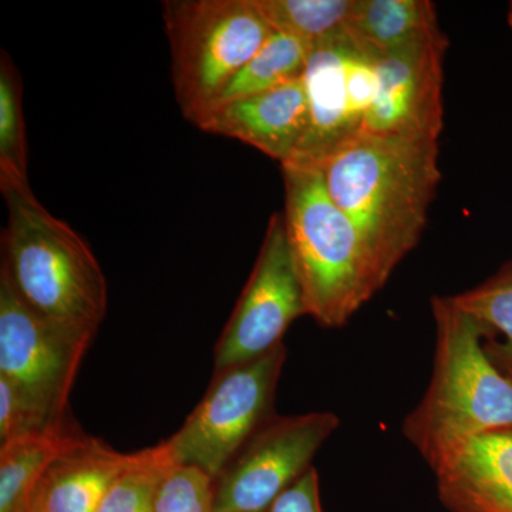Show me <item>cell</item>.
<instances>
[{
  "mask_svg": "<svg viewBox=\"0 0 512 512\" xmlns=\"http://www.w3.org/2000/svg\"><path fill=\"white\" fill-rule=\"evenodd\" d=\"M431 311L436 322L433 376L402 429L436 471L474 437L512 429V380L488 355L490 332L483 323L450 296H434Z\"/></svg>",
  "mask_w": 512,
  "mask_h": 512,
  "instance_id": "obj_2",
  "label": "cell"
},
{
  "mask_svg": "<svg viewBox=\"0 0 512 512\" xmlns=\"http://www.w3.org/2000/svg\"><path fill=\"white\" fill-rule=\"evenodd\" d=\"M83 431L73 420L0 446V512H33L47 468Z\"/></svg>",
  "mask_w": 512,
  "mask_h": 512,
  "instance_id": "obj_16",
  "label": "cell"
},
{
  "mask_svg": "<svg viewBox=\"0 0 512 512\" xmlns=\"http://www.w3.org/2000/svg\"><path fill=\"white\" fill-rule=\"evenodd\" d=\"M464 312L483 323L490 336L485 349L504 375H512V259L470 291L450 296Z\"/></svg>",
  "mask_w": 512,
  "mask_h": 512,
  "instance_id": "obj_18",
  "label": "cell"
},
{
  "mask_svg": "<svg viewBox=\"0 0 512 512\" xmlns=\"http://www.w3.org/2000/svg\"><path fill=\"white\" fill-rule=\"evenodd\" d=\"M153 512H214V480L200 468L177 464L158 485Z\"/></svg>",
  "mask_w": 512,
  "mask_h": 512,
  "instance_id": "obj_22",
  "label": "cell"
},
{
  "mask_svg": "<svg viewBox=\"0 0 512 512\" xmlns=\"http://www.w3.org/2000/svg\"><path fill=\"white\" fill-rule=\"evenodd\" d=\"M440 140L362 133L320 164L326 190L365 242L384 285L427 225L441 180Z\"/></svg>",
  "mask_w": 512,
  "mask_h": 512,
  "instance_id": "obj_1",
  "label": "cell"
},
{
  "mask_svg": "<svg viewBox=\"0 0 512 512\" xmlns=\"http://www.w3.org/2000/svg\"><path fill=\"white\" fill-rule=\"evenodd\" d=\"M269 28L313 46L343 32L356 0H254Z\"/></svg>",
  "mask_w": 512,
  "mask_h": 512,
  "instance_id": "obj_20",
  "label": "cell"
},
{
  "mask_svg": "<svg viewBox=\"0 0 512 512\" xmlns=\"http://www.w3.org/2000/svg\"><path fill=\"white\" fill-rule=\"evenodd\" d=\"M268 512H322L319 476L316 468H309L275 501Z\"/></svg>",
  "mask_w": 512,
  "mask_h": 512,
  "instance_id": "obj_24",
  "label": "cell"
},
{
  "mask_svg": "<svg viewBox=\"0 0 512 512\" xmlns=\"http://www.w3.org/2000/svg\"><path fill=\"white\" fill-rule=\"evenodd\" d=\"M22 77L12 57L0 53V188L30 192Z\"/></svg>",
  "mask_w": 512,
  "mask_h": 512,
  "instance_id": "obj_19",
  "label": "cell"
},
{
  "mask_svg": "<svg viewBox=\"0 0 512 512\" xmlns=\"http://www.w3.org/2000/svg\"><path fill=\"white\" fill-rule=\"evenodd\" d=\"M313 47L299 37L272 30L261 49L229 80L210 110L302 79Z\"/></svg>",
  "mask_w": 512,
  "mask_h": 512,
  "instance_id": "obj_17",
  "label": "cell"
},
{
  "mask_svg": "<svg viewBox=\"0 0 512 512\" xmlns=\"http://www.w3.org/2000/svg\"><path fill=\"white\" fill-rule=\"evenodd\" d=\"M288 349L214 373L210 389L181 429L168 439L175 463L217 480L242 447L274 416L276 387Z\"/></svg>",
  "mask_w": 512,
  "mask_h": 512,
  "instance_id": "obj_6",
  "label": "cell"
},
{
  "mask_svg": "<svg viewBox=\"0 0 512 512\" xmlns=\"http://www.w3.org/2000/svg\"><path fill=\"white\" fill-rule=\"evenodd\" d=\"M508 25L512 30V2H510V6H508V15H507Z\"/></svg>",
  "mask_w": 512,
  "mask_h": 512,
  "instance_id": "obj_25",
  "label": "cell"
},
{
  "mask_svg": "<svg viewBox=\"0 0 512 512\" xmlns=\"http://www.w3.org/2000/svg\"><path fill=\"white\" fill-rule=\"evenodd\" d=\"M70 420V417L56 419L43 412L0 376V446L19 437L55 429Z\"/></svg>",
  "mask_w": 512,
  "mask_h": 512,
  "instance_id": "obj_23",
  "label": "cell"
},
{
  "mask_svg": "<svg viewBox=\"0 0 512 512\" xmlns=\"http://www.w3.org/2000/svg\"><path fill=\"white\" fill-rule=\"evenodd\" d=\"M345 30L376 59L443 33L430 0H356Z\"/></svg>",
  "mask_w": 512,
  "mask_h": 512,
  "instance_id": "obj_15",
  "label": "cell"
},
{
  "mask_svg": "<svg viewBox=\"0 0 512 512\" xmlns=\"http://www.w3.org/2000/svg\"><path fill=\"white\" fill-rule=\"evenodd\" d=\"M448 46L441 33L377 59V92L363 126L365 133L440 140Z\"/></svg>",
  "mask_w": 512,
  "mask_h": 512,
  "instance_id": "obj_10",
  "label": "cell"
},
{
  "mask_svg": "<svg viewBox=\"0 0 512 512\" xmlns=\"http://www.w3.org/2000/svg\"><path fill=\"white\" fill-rule=\"evenodd\" d=\"M285 227L306 315L319 326H345L384 282L365 242L326 190L316 167L281 165Z\"/></svg>",
  "mask_w": 512,
  "mask_h": 512,
  "instance_id": "obj_4",
  "label": "cell"
},
{
  "mask_svg": "<svg viewBox=\"0 0 512 512\" xmlns=\"http://www.w3.org/2000/svg\"><path fill=\"white\" fill-rule=\"evenodd\" d=\"M92 338L32 311L0 269V376L30 403L67 419L77 370Z\"/></svg>",
  "mask_w": 512,
  "mask_h": 512,
  "instance_id": "obj_8",
  "label": "cell"
},
{
  "mask_svg": "<svg viewBox=\"0 0 512 512\" xmlns=\"http://www.w3.org/2000/svg\"><path fill=\"white\" fill-rule=\"evenodd\" d=\"M175 99L195 124L272 33L254 0H167Z\"/></svg>",
  "mask_w": 512,
  "mask_h": 512,
  "instance_id": "obj_5",
  "label": "cell"
},
{
  "mask_svg": "<svg viewBox=\"0 0 512 512\" xmlns=\"http://www.w3.org/2000/svg\"><path fill=\"white\" fill-rule=\"evenodd\" d=\"M350 46L352 40L343 30L313 47L303 74L309 107L308 131L288 164L319 168L350 138L362 133L365 114L356 106L348 84Z\"/></svg>",
  "mask_w": 512,
  "mask_h": 512,
  "instance_id": "obj_11",
  "label": "cell"
},
{
  "mask_svg": "<svg viewBox=\"0 0 512 512\" xmlns=\"http://www.w3.org/2000/svg\"><path fill=\"white\" fill-rule=\"evenodd\" d=\"M434 474L448 511L512 512V429L467 441Z\"/></svg>",
  "mask_w": 512,
  "mask_h": 512,
  "instance_id": "obj_13",
  "label": "cell"
},
{
  "mask_svg": "<svg viewBox=\"0 0 512 512\" xmlns=\"http://www.w3.org/2000/svg\"><path fill=\"white\" fill-rule=\"evenodd\" d=\"M308 123V96L302 77L215 107L195 121V126L205 133L249 144L285 165L298 153Z\"/></svg>",
  "mask_w": 512,
  "mask_h": 512,
  "instance_id": "obj_12",
  "label": "cell"
},
{
  "mask_svg": "<svg viewBox=\"0 0 512 512\" xmlns=\"http://www.w3.org/2000/svg\"><path fill=\"white\" fill-rule=\"evenodd\" d=\"M133 457L83 433L47 468L33 512H96Z\"/></svg>",
  "mask_w": 512,
  "mask_h": 512,
  "instance_id": "obj_14",
  "label": "cell"
},
{
  "mask_svg": "<svg viewBox=\"0 0 512 512\" xmlns=\"http://www.w3.org/2000/svg\"><path fill=\"white\" fill-rule=\"evenodd\" d=\"M330 412L272 416L214 481V512H268L338 430Z\"/></svg>",
  "mask_w": 512,
  "mask_h": 512,
  "instance_id": "obj_7",
  "label": "cell"
},
{
  "mask_svg": "<svg viewBox=\"0 0 512 512\" xmlns=\"http://www.w3.org/2000/svg\"><path fill=\"white\" fill-rule=\"evenodd\" d=\"M305 315L284 212H275L252 274L215 345L214 373L244 365L278 348L289 326Z\"/></svg>",
  "mask_w": 512,
  "mask_h": 512,
  "instance_id": "obj_9",
  "label": "cell"
},
{
  "mask_svg": "<svg viewBox=\"0 0 512 512\" xmlns=\"http://www.w3.org/2000/svg\"><path fill=\"white\" fill-rule=\"evenodd\" d=\"M508 377H510V379L512 380V375H511V376H508Z\"/></svg>",
  "mask_w": 512,
  "mask_h": 512,
  "instance_id": "obj_26",
  "label": "cell"
},
{
  "mask_svg": "<svg viewBox=\"0 0 512 512\" xmlns=\"http://www.w3.org/2000/svg\"><path fill=\"white\" fill-rule=\"evenodd\" d=\"M2 271L32 311L94 339L107 313L106 276L86 241L30 192H3Z\"/></svg>",
  "mask_w": 512,
  "mask_h": 512,
  "instance_id": "obj_3",
  "label": "cell"
},
{
  "mask_svg": "<svg viewBox=\"0 0 512 512\" xmlns=\"http://www.w3.org/2000/svg\"><path fill=\"white\" fill-rule=\"evenodd\" d=\"M174 466L177 463L168 440L136 451L96 512H153L158 485Z\"/></svg>",
  "mask_w": 512,
  "mask_h": 512,
  "instance_id": "obj_21",
  "label": "cell"
}]
</instances>
